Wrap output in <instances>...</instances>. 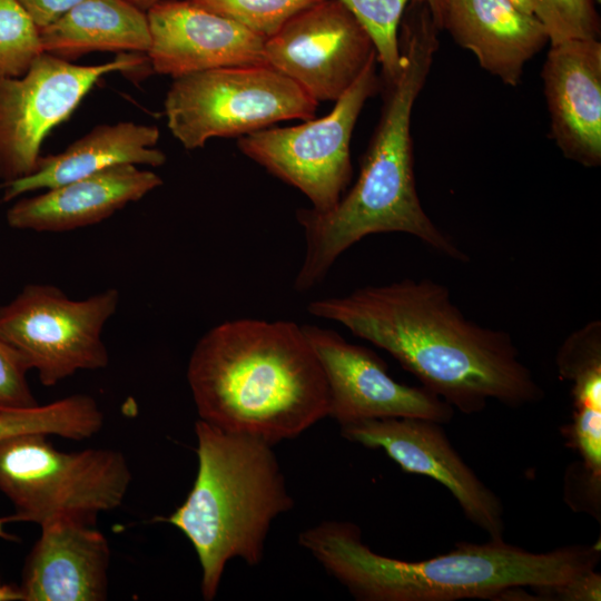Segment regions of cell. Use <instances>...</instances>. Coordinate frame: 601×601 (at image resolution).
Returning <instances> with one entry per match:
<instances>
[{
	"mask_svg": "<svg viewBox=\"0 0 601 601\" xmlns=\"http://www.w3.org/2000/svg\"><path fill=\"white\" fill-rule=\"evenodd\" d=\"M307 311L386 351L462 413L489 400L519 407L544 395L509 333L465 317L447 287L430 278L365 286L315 299Z\"/></svg>",
	"mask_w": 601,
	"mask_h": 601,
	"instance_id": "1",
	"label": "cell"
},
{
	"mask_svg": "<svg viewBox=\"0 0 601 601\" xmlns=\"http://www.w3.org/2000/svg\"><path fill=\"white\" fill-rule=\"evenodd\" d=\"M440 30L426 0L408 3L398 29L401 68L383 83L381 117L356 183L332 210L296 213L306 249L295 290L304 293L322 283L345 250L373 234H408L445 256L467 259L425 213L414 176L411 117L437 51Z\"/></svg>",
	"mask_w": 601,
	"mask_h": 601,
	"instance_id": "2",
	"label": "cell"
},
{
	"mask_svg": "<svg viewBox=\"0 0 601 601\" xmlns=\"http://www.w3.org/2000/svg\"><path fill=\"white\" fill-rule=\"evenodd\" d=\"M187 382L199 420L273 446L328 416L326 378L303 326L235 318L196 343Z\"/></svg>",
	"mask_w": 601,
	"mask_h": 601,
	"instance_id": "3",
	"label": "cell"
},
{
	"mask_svg": "<svg viewBox=\"0 0 601 601\" xmlns=\"http://www.w3.org/2000/svg\"><path fill=\"white\" fill-rule=\"evenodd\" d=\"M299 544L361 601L499 599L513 588L563 584L595 570L600 543L535 553L508 544L463 542L449 553L405 561L372 551L357 525L324 521L299 533Z\"/></svg>",
	"mask_w": 601,
	"mask_h": 601,
	"instance_id": "4",
	"label": "cell"
},
{
	"mask_svg": "<svg viewBox=\"0 0 601 601\" xmlns=\"http://www.w3.org/2000/svg\"><path fill=\"white\" fill-rule=\"evenodd\" d=\"M198 469L186 500L168 516L189 540L201 569L200 592L217 595L228 561L262 562L273 521L293 509L273 445L201 420L195 423Z\"/></svg>",
	"mask_w": 601,
	"mask_h": 601,
	"instance_id": "5",
	"label": "cell"
},
{
	"mask_svg": "<svg viewBox=\"0 0 601 601\" xmlns=\"http://www.w3.org/2000/svg\"><path fill=\"white\" fill-rule=\"evenodd\" d=\"M43 433L0 439V491L16 509L7 522L39 525L73 519L95 525L99 513L119 508L132 475L126 457L110 449L57 450ZM1 534V531H0Z\"/></svg>",
	"mask_w": 601,
	"mask_h": 601,
	"instance_id": "6",
	"label": "cell"
},
{
	"mask_svg": "<svg viewBox=\"0 0 601 601\" xmlns=\"http://www.w3.org/2000/svg\"><path fill=\"white\" fill-rule=\"evenodd\" d=\"M318 102L268 65L229 66L174 78L164 107L188 150L216 137H242L289 119L315 117Z\"/></svg>",
	"mask_w": 601,
	"mask_h": 601,
	"instance_id": "7",
	"label": "cell"
},
{
	"mask_svg": "<svg viewBox=\"0 0 601 601\" xmlns=\"http://www.w3.org/2000/svg\"><path fill=\"white\" fill-rule=\"evenodd\" d=\"M120 300L116 288L82 299L51 284L26 285L0 307V337L16 348L45 386L109 364L102 332Z\"/></svg>",
	"mask_w": 601,
	"mask_h": 601,
	"instance_id": "8",
	"label": "cell"
},
{
	"mask_svg": "<svg viewBox=\"0 0 601 601\" xmlns=\"http://www.w3.org/2000/svg\"><path fill=\"white\" fill-rule=\"evenodd\" d=\"M376 65L374 56L324 117L242 136L239 150L302 191L312 209L332 210L352 179L349 144L355 124L367 99L380 89Z\"/></svg>",
	"mask_w": 601,
	"mask_h": 601,
	"instance_id": "9",
	"label": "cell"
},
{
	"mask_svg": "<svg viewBox=\"0 0 601 601\" xmlns=\"http://www.w3.org/2000/svg\"><path fill=\"white\" fill-rule=\"evenodd\" d=\"M145 53L125 52L92 66L42 52L20 77L0 76V181L32 174L46 136L65 121L105 75L144 66Z\"/></svg>",
	"mask_w": 601,
	"mask_h": 601,
	"instance_id": "10",
	"label": "cell"
},
{
	"mask_svg": "<svg viewBox=\"0 0 601 601\" xmlns=\"http://www.w3.org/2000/svg\"><path fill=\"white\" fill-rule=\"evenodd\" d=\"M374 56L370 36L339 0L298 12L264 43L265 63L318 104L337 100Z\"/></svg>",
	"mask_w": 601,
	"mask_h": 601,
	"instance_id": "11",
	"label": "cell"
},
{
	"mask_svg": "<svg viewBox=\"0 0 601 601\" xmlns=\"http://www.w3.org/2000/svg\"><path fill=\"white\" fill-rule=\"evenodd\" d=\"M302 326L326 378L328 416L339 426L384 417L443 424L453 417L454 408L437 395L392 378L386 364L370 348L352 344L329 328Z\"/></svg>",
	"mask_w": 601,
	"mask_h": 601,
	"instance_id": "12",
	"label": "cell"
},
{
	"mask_svg": "<svg viewBox=\"0 0 601 601\" xmlns=\"http://www.w3.org/2000/svg\"><path fill=\"white\" fill-rule=\"evenodd\" d=\"M341 434L363 446L382 449L406 473L440 482L472 523L490 539H503L500 499L454 450L440 423L417 417L370 418L341 425Z\"/></svg>",
	"mask_w": 601,
	"mask_h": 601,
	"instance_id": "13",
	"label": "cell"
},
{
	"mask_svg": "<svg viewBox=\"0 0 601 601\" xmlns=\"http://www.w3.org/2000/svg\"><path fill=\"white\" fill-rule=\"evenodd\" d=\"M152 69L174 78L214 68L266 65L265 38L193 0H164L147 11Z\"/></svg>",
	"mask_w": 601,
	"mask_h": 601,
	"instance_id": "14",
	"label": "cell"
},
{
	"mask_svg": "<svg viewBox=\"0 0 601 601\" xmlns=\"http://www.w3.org/2000/svg\"><path fill=\"white\" fill-rule=\"evenodd\" d=\"M551 138L563 156L584 167L601 164V42L568 39L551 45L542 68Z\"/></svg>",
	"mask_w": 601,
	"mask_h": 601,
	"instance_id": "15",
	"label": "cell"
},
{
	"mask_svg": "<svg viewBox=\"0 0 601 601\" xmlns=\"http://www.w3.org/2000/svg\"><path fill=\"white\" fill-rule=\"evenodd\" d=\"M40 529L24 561L21 600H106L111 551L104 533L73 519L48 521Z\"/></svg>",
	"mask_w": 601,
	"mask_h": 601,
	"instance_id": "16",
	"label": "cell"
},
{
	"mask_svg": "<svg viewBox=\"0 0 601 601\" xmlns=\"http://www.w3.org/2000/svg\"><path fill=\"white\" fill-rule=\"evenodd\" d=\"M162 185L154 171L122 164L18 199L7 210L17 230L62 233L104 221Z\"/></svg>",
	"mask_w": 601,
	"mask_h": 601,
	"instance_id": "17",
	"label": "cell"
},
{
	"mask_svg": "<svg viewBox=\"0 0 601 601\" xmlns=\"http://www.w3.org/2000/svg\"><path fill=\"white\" fill-rule=\"evenodd\" d=\"M442 29L471 51L481 68L512 87L549 42L542 22L509 0H446Z\"/></svg>",
	"mask_w": 601,
	"mask_h": 601,
	"instance_id": "18",
	"label": "cell"
},
{
	"mask_svg": "<svg viewBox=\"0 0 601 601\" xmlns=\"http://www.w3.org/2000/svg\"><path fill=\"white\" fill-rule=\"evenodd\" d=\"M159 137L156 126L134 121L96 126L63 151L41 156L32 174L2 185V200L58 187L117 165L160 167L166 162V155L156 148Z\"/></svg>",
	"mask_w": 601,
	"mask_h": 601,
	"instance_id": "19",
	"label": "cell"
},
{
	"mask_svg": "<svg viewBox=\"0 0 601 601\" xmlns=\"http://www.w3.org/2000/svg\"><path fill=\"white\" fill-rule=\"evenodd\" d=\"M43 52L77 59L93 51L147 53V12L126 0H82L39 30Z\"/></svg>",
	"mask_w": 601,
	"mask_h": 601,
	"instance_id": "20",
	"label": "cell"
},
{
	"mask_svg": "<svg viewBox=\"0 0 601 601\" xmlns=\"http://www.w3.org/2000/svg\"><path fill=\"white\" fill-rule=\"evenodd\" d=\"M560 376L572 382V421L561 428L582 466L601 477V322L593 319L571 333L556 354Z\"/></svg>",
	"mask_w": 601,
	"mask_h": 601,
	"instance_id": "21",
	"label": "cell"
},
{
	"mask_svg": "<svg viewBox=\"0 0 601 601\" xmlns=\"http://www.w3.org/2000/svg\"><path fill=\"white\" fill-rule=\"evenodd\" d=\"M104 421V414L92 396L73 394L46 405L0 408V439L21 433H43L86 440L102 428Z\"/></svg>",
	"mask_w": 601,
	"mask_h": 601,
	"instance_id": "22",
	"label": "cell"
},
{
	"mask_svg": "<svg viewBox=\"0 0 601 601\" xmlns=\"http://www.w3.org/2000/svg\"><path fill=\"white\" fill-rule=\"evenodd\" d=\"M370 36L382 67L383 81L393 80L401 68L398 29L412 0H339ZM442 30L446 0H426Z\"/></svg>",
	"mask_w": 601,
	"mask_h": 601,
	"instance_id": "23",
	"label": "cell"
},
{
	"mask_svg": "<svg viewBox=\"0 0 601 601\" xmlns=\"http://www.w3.org/2000/svg\"><path fill=\"white\" fill-rule=\"evenodd\" d=\"M43 52L39 28L19 0H0V76L20 77Z\"/></svg>",
	"mask_w": 601,
	"mask_h": 601,
	"instance_id": "24",
	"label": "cell"
},
{
	"mask_svg": "<svg viewBox=\"0 0 601 601\" xmlns=\"http://www.w3.org/2000/svg\"><path fill=\"white\" fill-rule=\"evenodd\" d=\"M267 39L292 17L323 0H193Z\"/></svg>",
	"mask_w": 601,
	"mask_h": 601,
	"instance_id": "25",
	"label": "cell"
},
{
	"mask_svg": "<svg viewBox=\"0 0 601 601\" xmlns=\"http://www.w3.org/2000/svg\"><path fill=\"white\" fill-rule=\"evenodd\" d=\"M534 2V16L545 27L551 45L568 39H600L601 22L594 0Z\"/></svg>",
	"mask_w": 601,
	"mask_h": 601,
	"instance_id": "26",
	"label": "cell"
},
{
	"mask_svg": "<svg viewBox=\"0 0 601 601\" xmlns=\"http://www.w3.org/2000/svg\"><path fill=\"white\" fill-rule=\"evenodd\" d=\"M28 371L19 352L0 337V408L38 405L27 380Z\"/></svg>",
	"mask_w": 601,
	"mask_h": 601,
	"instance_id": "27",
	"label": "cell"
},
{
	"mask_svg": "<svg viewBox=\"0 0 601 601\" xmlns=\"http://www.w3.org/2000/svg\"><path fill=\"white\" fill-rule=\"evenodd\" d=\"M532 590L535 592V600L600 601L601 575L592 570L563 584L533 588Z\"/></svg>",
	"mask_w": 601,
	"mask_h": 601,
	"instance_id": "28",
	"label": "cell"
},
{
	"mask_svg": "<svg viewBox=\"0 0 601 601\" xmlns=\"http://www.w3.org/2000/svg\"><path fill=\"white\" fill-rule=\"evenodd\" d=\"M40 29L49 26L82 0H19Z\"/></svg>",
	"mask_w": 601,
	"mask_h": 601,
	"instance_id": "29",
	"label": "cell"
},
{
	"mask_svg": "<svg viewBox=\"0 0 601 601\" xmlns=\"http://www.w3.org/2000/svg\"><path fill=\"white\" fill-rule=\"evenodd\" d=\"M17 600H21V594L18 587L0 584V601Z\"/></svg>",
	"mask_w": 601,
	"mask_h": 601,
	"instance_id": "30",
	"label": "cell"
},
{
	"mask_svg": "<svg viewBox=\"0 0 601 601\" xmlns=\"http://www.w3.org/2000/svg\"><path fill=\"white\" fill-rule=\"evenodd\" d=\"M509 1L513 3L516 8L522 10L523 12L534 16V10H535L534 0H509Z\"/></svg>",
	"mask_w": 601,
	"mask_h": 601,
	"instance_id": "31",
	"label": "cell"
},
{
	"mask_svg": "<svg viewBox=\"0 0 601 601\" xmlns=\"http://www.w3.org/2000/svg\"><path fill=\"white\" fill-rule=\"evenodd\" d=\"M126 1L130 2L131 4L136 6L142 11H147L152 6L164 0H126Z\"/></svg>",
	"mask_w": 601,
	"mask_h": 601,
	"instance_id": "32",
	"label": "cell"
},
{
	"mask_svg": "<svg viewBox=\"0 0 601 601\" xmlns=\"http://www.w3.org/2000/svg\"><path fill=\"white\" fill-rule=\"evenodd\" d=\"M594 1H595L597 3H600V2H601V0H594Z\"/></svg>",
	"mask_w": 601,
	"mask_h": 601,
	"instance_id": "33",
	"label": "cell"
}]
</instances>
